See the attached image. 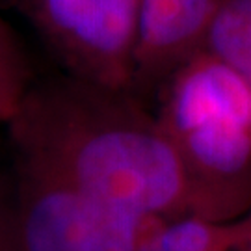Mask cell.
Masks as SVG:
<instances>
[{
    "label": "cell",
    "mask_w": 251,
    "mask_h": 251,
    "mask_svg": "<svg viewBox=\"0 0 251 251\" xmlns=\"http://www.w3.org/2000/svg\"><path fill=\"white\" fill-rule=\"evenodd\" d=\"M8 126L17 160L104 205L149 224L192 214L177 152L130 91L69 76L30 86Z\"/></svg>",
    "instance_id": "1"
},
{
    "label": "cell",
    "mask_w": 251,
    "mask_h": 251,
    "mask_svg": "<svg viewBox=\"0 0 251 251\" xmlns=\"http://www.w3.org/2000/svg\"><path fill=\"white\" fill-rule=\"evenodd\" d=\"M154 116L177 152L192 214L238 220L251 210V86L201 49L158 88Z\"/></svg>",
    "instance_id": "2"
},
{
    "label": "cell",
    "mask_w": 251,
    "mask_h": 251,
    "mask_svg": "<svg viewBox=\"0 0 251 251\" xmlns=\"http://www.w3.org/2000/svg\"><path fill=\"white\" fill-rule=\"evenodd\" d=\"M11 216L17 251H142L149 224L15 158Z\"/></svg>",
    "instance_id": "3"
},
{
    "label": "cell",
    "mask_w": 251,
    "mask_h": 251,
    "mask_svg": "<svg viewBox=\"0 0 251 251\" xmlns=\"http://www.w3.org/2000/svg\"><path fill=\"white\" fill-rule=\"evenodd\" d=\"M11 2L63 65L65 76L134 93L142 0Z\"/></svg>",
    "instance_id": "4"
},
{
    "label": "cell",
    "mask_w": 251,
    "mask_h": 251,
    "mask_svg": "<svg viewBox=\"0 0 251 251\" xmlns=\"http://www.w3.org/2000/svg\"><path fill=\"white\" fill-rule=\"evenodd\" d=\"M225 0H142L134 93L160 88L192 54L203 49Z\"/></svg>",
    "instance_id": "5"
},
{
    "label": "cell",
    "mask_w": 251,
    "mask_h": 251,
    "mask_svg": "<svg viewBox=\"0 0 251 251\" xmlns=\"http://www.w3.org/2000/svg\"><path fill=\"white\" fill-rule=\"evenodd\" d=\"M242 218L208 220L203 216H180L156 225L142 251H236Z\"/></svg>",
    "instance_id": "6"
},
{
    "label": "cell",
    "mask_w": 251,
    "mask_h": 251,
    "mask_svg": "<svg viewBox=\"0 0 251 251\" xmlns=\"http://www.w3.org/2000/svg\"><path fill=\"white\" fill-rule=\"evenodd\" d=\"M203 49L231 65L251 86V0H225Z\"/></svg>",
    "instance_id": "7"
},
{
    "label": "cell",
    "mask_w": 251,
    "mask_h": 251,
    "mask_svg": "<svg viewBox=\"0 0 251 251\" xmlns=\"http://www.w3.org/2000/svg\"><path fill=\"white\" fill-rule=\"evenodd\" d=\"M30 86L26 62L0 17V123L8 125L15 117Z\"/></svg>",
    "instance_id": "8"
},
{
    "label": "cell",
    "mask_w": 251,
    "mask_h": 251,
    "mask_svg": "<svg viewBox=\"0 0 251 251\" xmlns=\"http://www.w3.org/2000/svg\"><path fill=\"white\" fill-rule=\"evenodd\" d=\"M0 251H17L13 216H11V199L0 184Z\"/></svg>",
    "instance_id": "9"
},
{
    "label": "cell",
    "mask_w": 251,
    "mask_h": 251,
    "mask_svg": "<svg viewBox=\"0 0 251 251\" xmlns=\"http://www.w3.org/2000/svg\"><path fill=\"white\" fill-rule=\"evenodd\" d=\"M236 251H251V210L242 216V227H240Z\"/></svg>",
    "instance_id": "10"
}]
</instances>
